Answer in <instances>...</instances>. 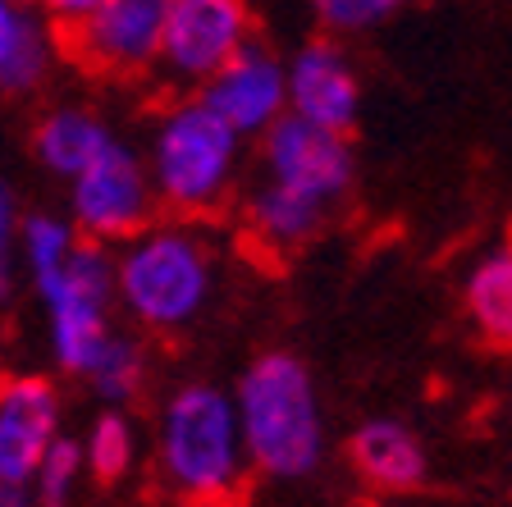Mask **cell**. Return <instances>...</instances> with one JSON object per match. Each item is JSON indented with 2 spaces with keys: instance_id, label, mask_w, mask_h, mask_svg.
Masks as SVG:
<instances>
[{
  "instance_id": "cell-21",
  "label": "cell",
  "mask_w": 512,
  "mask_h": 507,
  "mask_svg": "<svg viewBox=\"0 0 512 507\" xmlns=\"http://www.w3.org/2000/svg\"><path fill=\"white\" fill-rule=\"evenodd\" d=\"M307 5L330 37H362V32L389 23L398 10H407L412 0H307Z\"/></svg>"
},
{
  "instance_id": "cell-5",
  "label": "cell",
  "mask_w": 512,
  "mask_h": 507,
  "mask_svg": "<svg viewBox=\"0 0 512 507\" xmlns=\"http://www.w3.org/2000/svg\"><path fill=\"white\" fill-rule=\"evenodd\" d=\"M37 302L46 311V343H51V361L55 370L83 380L92 361L101 357L115 325V252L96 247L87 238H78V247L69 252V261L51 275L32 279Z\"/></svg>"
},
{
  "instance_id": "cell-23",
  "label": "cell",
  "mask_w": 512,
  "mask_h": 507,
  "mask_svg": "<svg viewBox=\"0 0 512 507\" xmlns=\"http://www.w3.org/2000/svg\"><path fill=\"white\" fill-rule=\"evenodd\" d=\"M19 224H23L19 192H14L10 183L0 179V256H14V238H19Z\"/></svg>"
},
{
  "instance_id": "cell-22",
  "label": "cell",
  "mask_w": 512,
  "mask_h": 507,
  "mask_svg": "<svg viewBox=\"0 0 512 507\" xmlns=\"http://www.w3.org/2000/svg\"><path fill=\"white\" fill-rule=\"evenodd\" d=\"M37 5H42V14H46V23H51V28L69 32V28H78L83 19H92L106 0H37Z\"/></svg>"
},
{
  "instance_id": "cell-2",
  "label": "cell",
  "mask_w": 512,
  "mask_h": 507,
  "mask_svg": "<svg viewBox=\"0 0 512 507\" xmlns=\"http://www.w3.org/2000/svg\"><path fill=\"white\" fill-rule=\"evenodd\" d=\"M220 261L202 229L156 220L115 252V307L138 329L183 334L206 316Z\"/></svg>"
},
{
  "instance_id": "cell-6",
  "label": "cell",
  "mask_w": 512,
  "mask_h": 507,
  "mask_svg": "<svg viewBox=\"0 0 512 507\" xmlns=\"http://www.w3.org/2000/svg\"><path fill=\"white\" fill-rule=\"evenodd\" d=\"M156 211L142 151L124 138H115L78 179H69V224L96 247H124L156 224Z\"/></svg>"
},
{
  "instance_id": "cell-18",
  "label": "cell",
  "mask_w": 512,
  "mask_h": 507,
  "mask_svg": "<svg viewBox=\"0 0 512 507\" xmlns=\"http://www.w3.org/2000/svg\"><path fill=\"white\" fill-rule=\"evenodd\" d=\"M83 380L106 407H119V412H124L128 402L147 389V348L138 343V334L115 329V338L101 348V357L92 361V370H87Z\"/></svg>"
},
{
  "instance_id": "cell-20",
  "label": "cell",
  "mask_w": 512,
  "mask_h": 507,
  "mask_svg": "<svg viewBox=\"0 0 512 507\" xmlns=\"http://www.w3.org/2000/svg\"><path fill=\"white\" fill-rule=\"evenodd\" d=\"M83 480H87V466H83V444L60 434L46 457L37 462L28 480V498L32 507H74L78 494H83Z\"/></svg>"
},
{
  "instance_id": "cell-25",
  "label": "cell",
  "mask_w": 512,
  "mask_h": 507,
  "mask_svg": "<svg viewBox=\"0 0 512 507\" xmlns=\"http://www.w3.org/2000/svg\"><path fill=\"white\" fill-rule=\"evenodd\" d=\"M0 507H32L28 489H0Z\"/></svg>"
},
{
  "instance_id": "cell-10",
  "label": "cell",
  "mask_w": 512,
  "mask_h": 507,
  "mask_svg": "<svg viewBox=\"0 0 512 507\" xmlns=\"http://www.w3.org/2000/svg\"><path fill=\"white\" fill-rule=\"evenodd\" d=\"M197 101L220 119L229 133L243 142H261L279 119L288 115V87H284V60L270 46L247 42L234 60L215 69L202 87Z\"/></svg>"
},
{
  "instance_id": "cell-12",
  "label": "cell",
  "mask_w": 512,
  "mask_h": 507,
  "mask_svg": "<svg viewBox=\"0 0 512 507\" xmlns=\"http://www.w3.org/2000/svg\"><path fill=\"white\" fill-rule=\"evenodd\" d=\"M64 402L46 375H5L0 380V489H28L37 462L60 439Z\"/></svg>"
},
{
  "instance_id": "cell-1",
  "label": "cell",
  "mask_w": 512,
  "mask_h": 507,
  "mask_svg": "<svg viewBox=\"0 0 512 507\" xmlns=\"http://www.w3.org/2000/svg\"><path fill=\"white\" fill-rule=\"evenodd\" d=\"M234 416L247 471L266 480H307L325 462V412L316 375L298 352H261L234 384Z\"/></svg>"
},
{
  "instance_id": "cell-9",
  "label": "cell",
  "mask_w": 512,
  "mask_h": 507,
  "mask_svg": "<svg viewBox=\"0 0 512 507\" xmlns=\"http://www.w3.org/2000/svg\"><path fill=\"white\" fill-rule=\"evenodd\" d=\"M165 0H106L92 19L60 32V46L101 78L156 74Z\"/></svg>"
},
{
  "instance_id": "cell-8",
  "label": "cell",
  "mask_w": 512,
  "mask_h": 507,
  "mask_svg": "<svg viewBox=\"0 0 512 507\" xmlns=\"http://www.w3.org/2000/svg\"><path fill=\"white\" fill-rule=\"evenodd\" d=\"M256 160H261V183H275V188L320 206L325 215H334V206H339L352 192V183H357L352 142L339 138V133L302 124V119H293V115H284L266 138H261Z\"/></svg>"
},
{
  "instance_id": "cell-16",
  "label": "cell",
  "mask_w": 512,
  "mask_h": 507,
  "mask_svg": "<svg viewBox=\"0 0 512 507\" xmlns=\"http://www.w3.org/2000/svg\"><path fill=\"white\" fill-rule=\"evenodd\" d=\"M467 320L490 348L512 352V243H499L467 270L462 284Z\"/></svg>"
},
{
  "instance_id": "cell-11",
  "label": "cell",
  "mask_w": 512,
  "mask_h": 507,
  "mask_svg": "<svg viewBox=\"0 0 512 507\" xmlns=\"http://www.w3.org/2000/svg\"><path fill=\"white\" fill-rule=\"evenodd\" d=\"M284 87H288V115L311 128L348 138L362 119V78L357 64L334 37L298 46L284 60Z\"/></svg>"
},
{
  "instance_id": "cell-17",
  "label": "cell",
  "mask_w": 512,
  "mask_h": 507,
  "mask_svg": "<svg viewBox=\"0 0 512 507\" xmlns=\"http://www.w3.org/2000/svg\"><path fill=\"white\" fill-rule=\"evenodd\" d=\"M325 224H330V215L320 211V206L275 188V183H256V188L247 192V229H252V238L261 247L298 252V247H307Z\"/></svg>"
},
{
  "instance_id": "cell-15",
  "label": "cell",
  "mask_w": 512,
  "mask_h": 507,
  "mask_svg": "<svg viewBox=\"0 0 512 507\" xmlns=\"http://www.w3.org/2000/svg\"><path fill=\"white\" fill-rule=\"evenodd\" d=\"M55 37L32 5L0 0V92L32 96L51 78Z\"/></svg>"
},
{
  "instance_id": "cell-13",
  "label": "cell",
  "mask_w": 512,
  "mask_h": 507,
  "mask_svg": "<svg viewBox=\"0 0 512 507\" xmlns=\"http://www.w3.org/2000/svg\"><path fill=\"white\" fill-rule=\"evenodd\" d=\"M352 476L375 494H416L430 480V453L407 421L375 416L362 421L348 439Z\"/></svg>"
},
{
  "instance_id": "cell-4",
  "label": "cell",
  "mask_w": 512,
  "mask_h": 507,
  "mask_svg": "<svg viewBox=\"0 0 512 507\" xmlns=\"http://www.w3.org/2000/svg\"><path fill=\"white\" fill-rule=\"evenodd\" d=\"M156 471L192 507H229L247 480L234 398L211 380H188L165 393L156 412Z\"/></svg>"
},
{
  "instance_id": "cell-19",
  "label": "cell",
  "mask_w": 512,
  "mask_h": 507,
  "mask_svg": "<svg viewBox=\"0 0 512 507\" xmlns=\"http://www.w3.org/2000/svg\"><path fill=\"white\" fill-rule=\"evenodd\" d=\"M133 462H138V425H133L128 412L106 407L83 439L87 480H96V485H119V480L133 471Z\"/></svg>"
},
{
  "instance_id": "cell-26",
  "label": "cell",
  "mask_w": 512,
  "mask_h": 507,
  "mask_svg": "<svg viewBox=\"0 0 512 507\" xmlns=\"http://www.w3.org/2000/svg\"><path fill=\"white\" fill-rule=\"evenodd\" d=\"M14 5H32V10H37V0H14Z\"/></svg>"
},
{
  "instance_id": "cell-3",
  "label": "cell",
  "mask_w": 512,
  "mask_h": 507,
  "mask_svg": "<svg viewBox=\"0 0 512 507\" xmlns=\"http://www.w3.org/2000/svg\"><path fill=\"white\" fill-rule=\"evenodd\" d=\"M243 160L247 142L229 133L197 96H179L160 110L142 151L156 206L183 224L220 215L234 201L243 183Z\"/></svg>"
},
{
  "instance_id": "cell-24",
  "label": "cell",
  "mask_w": 512,
  "mask_h": 507,
  "mask_svg": "<svg viewBox=\"0 0 512 507\" xmlns=\"http://www.w3.org/2000/svg\"><path fill=\"white\" fill-rule=\"evenodd\" d=\"M14 288H19V261H14V256H0V311L10 307Z\"/></svg>"
},
{
  "instance_id": "cell-7",
  "label": "cell",
  "mask_w": 512,
  "mask_h": 507,
  "mask_svg": "<svg viewBox=\"0 0 512 507\" xmlns=\"http://www.w3.org/2000/svg\"><path fill=\"white\" fill-rule=\"evenodd\" d=\"M247 42H252V14L243 0H165L156 74L183 96H197V87Z\"/></svg>"
},
{
  "instance_id": "cell-14",
  "label": "cell",
  "mask_w": 512,
  "mask_h": 507,
  "mask_svg": "<svg viewBox=\"0 0 512 507\" xmlns=\"http://www.w3.org/2000/svg\"><path fill=\"white\" fill-rule=\"evenodd\" d=\"M115 138L119 133L96 115V110L55 106L37 119V128H32V156H37V165H42L51 179L69 183V179H78Z\"/></svg>"
}]
</instances>
